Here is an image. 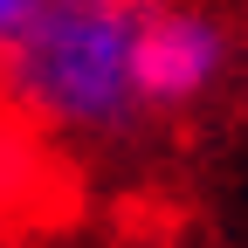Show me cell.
I'll return each instance as SVG.
<instances>
[{"label": "cell", "instance_id": "6da1fadb", "mask_svg": "<svg viewBox=\"0 0 248 248\" xmlns=\"http://www.w3.org/2000/svg\"><path fill=\"white\" fill-rule=\"evenodd\" d=\"M145 0H0V97L55 145H117L138 104Z\"/></svg>", "mask_w": 248, "mask_h": 248}, {"label": "cell", "instance_id": "7a4b0ae2", "mask_svg": "<svg viewBox=\"0 0 248 248\" xmlns=\"http://www.w3.org/2000/svg\"><path fill=\"white\" fill-rule=\"evenodd\" d=\"M241 28L207 0H145L138 14V104L145 117H186L228 90Z\"/></svg>", "mask_w": 248, "mask_h": 248}, {"label": "cell", "instance_id": "3957f363", "mask_svg": "<svg viewBox=\"0 0 248 248\" xmlns=\"http://www.w3.org/2000/svg\"><path fill=\"white\" fill-rule=\"evenodd\" d=\"M55 193H62L55 138L35 131V124L0 97V214H42Z\"/></svg>", "mask_w": 248, "mask_h": 248}, {"label": "cell", "instance_id": "277c9868", "mask_svg": "<svg viewBox=\"0 0 248 248\" xmlns=\"http://www.w3.org/2000/svg\"><path fill=\"white\" fill-rule=\"evenodd\" d=\"M241 55H248V35H241Z\"/></svg>", "mask_w": 248, "mask_h": 248}]
</instances>
